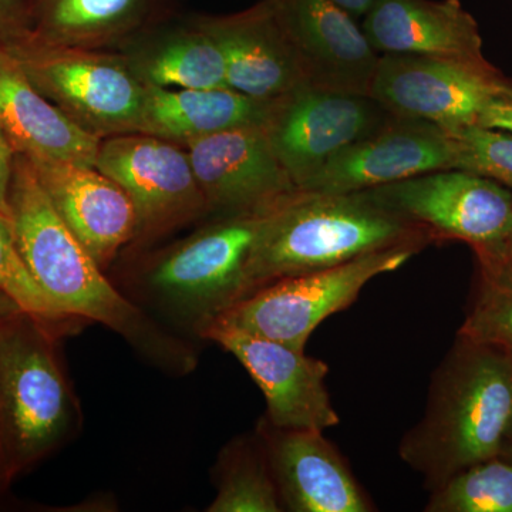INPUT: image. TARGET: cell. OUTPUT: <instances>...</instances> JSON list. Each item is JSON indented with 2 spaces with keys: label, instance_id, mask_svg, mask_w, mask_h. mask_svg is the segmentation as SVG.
<instances>
[{
  "label": "cell",
  "instance_id": "ffe728a7",
  "mask_svg": "<svg viewBox=\"0 0 512 512\" xmlns=\"http://www.w3.org/2000/svg\"><path fill=\"white\" fill-rule=\"evenodd\" d=\"M0 130L16 153L96 167L100 138L87 133L30 82L0 46Z\"/></svg>",
  "mask_w": 512,
  "mask_h": 512
},
{
  "label": "cell",
  "instance_id": "cb8c5ba5",
  "mask_svg": "<svg viewBox=\"0 0 512 512\" xmlns=\"http://www.w3.org/2000/svg\"><path fill=\"white\" fill-rule=\"evenodd\" d=\"M217 495L208 512L284 511L259 434L234 439L215 467Z\"/></svg>",
  "mask_w": 512,
  "mask_h": 512
},
{
  "label": "cell",
  "instance_id": "d6986e66",
  "mask_svg": "<svg viewBox=\"0 0 512 512\" xmlns=\"http://www.w3.org/2000/svg\"><path fill=\"white\" fill-rule=\"evenodd\" d=\"M362 29L379 55L488 62L477 20L460 0H375Z\"/></svg>",
  "mask_w": 512,
  "mask_h": 512
},
{
  "label": "cell",
  "instance_id": "4fadbf2b",
  "mask_svg": "<svg viewBox=\"0 0 512 512\" xmlns=\"http://www.w3.org/2000/svg\"><path fill=\"white\" fill-rule=\"evenodd\" d=\"M204 340L218 343L247 369L264 393V417L272 426L325 431L340 423L325 384L329 367L322 360L221 322L205 332Z\"/></svg>",
  "mask_w": 512,
  "mask_h": 512
},
{
  "label": "cell",
  "instance_id": "484cf974",
  "mask_svg": "<svg viewBox=\"0 0 512 512\" xmlns=\"http://www.w3.org/2000/svg\"><path fill=\"white\" fill-rule=\"evenodd\" d=\"M427 512H512V460L473 464L431 491Z\"/></svg>",
  "mask_w": 512,
  "mask_h": 512
},
{
  "label": "cell",
  "instance_id": "603a6c76",
  "mask_svg": "<svg viewBox=\"0 0 512 512\" xmlns=\"http://www.w3.org/2000/svg\"><path fill=\"white\" fill-rule=\"evenodd\" d=\"M138 79L164 89H225L227 66L220 47L191 19L183 26L156 28L120 50ZM231 89V87H229Z\"/></svg>",
  "mask_w": 512,
  "mask_h": 512
},
{
  "label": "cell",
  "instance_id": "7a4b0ae2",
  "mask_svg": "<svg viewBox=\"0 0 512 512\" xmlns=\"http://www.w3.org/2000/svg\"><path fill=\"white\" fill-rule=\"evenodd\" d=\"M511 454L512 353L458 335L399 456L431 493L473 464Z\"/></svg>",
  "mask_w": 512,
  "mask_h": 512
},
{
  "label": "cell",
  "instance_id": "9c48e42d",
  "mask_svg": "<svg viewBox=\"0 0 512 512\" xmlns=\"http://www.w3.org/2000/svg\"><path fill=\"white\" fill-rule=\"evenodd\" d=\"M366 192L423 228L433 244L461 241L473 249L500 247L511 232L512 192L473 171H431Z\"/></svg>",
  "mask_w": 512,
  "mask_h": 512
},
{
  "label": "cell",
  "instance_id": "ac0fdd59",
  "mask_svg": "<svg viewBox=\"0 0 512 512\" xmlns=\"http://www.w3.org/2000/svg\"><path fill=\"white\" fill-rule=\"evenodd\" d=\"M195 22L215 40L235 92L276 100L306 84L295 50L268 0L224 16H197Z\"/></svg>",
  "mask_w": 512,
  "mask_h": 512
},
{
  "label": "cell",
  "instance_id": "52a82bcc",
  "mask_svg": "<svg viewBox=\"0 0 512 512\" xmlns=\"http://www.w3.org/2000/svg\"><path fill=\"white\" fill-rule=\"evenodd\" d=\"M419 252L414 247L383 249L333 268L279 279L242 299L217 322L305 350L323 320L345 311L373 278L396 271Z\"/></svg>",
  "mask_w": 512,
  "mask_h": 512
},
{
  "label": "cell",
  "instance_id": "9a60e30c",
  "mask_svg": "<svg viewBox=\"0 0 512 512\" xmlns=\"http://www.w3.org/2000/svg\"><path fill=\"white\" fill-rule=\"evenodd\" d=\"M295 50L306 84L369 94L379 53L333 0H268Z\"/></svg>",
  "mask_w": 512,
  "mask_h": 512
},
{
  "label": "cell",
  "instance_id": "83f0119b",
  "mask_svg": "<svg viewBox=\"0 0 512 512\" xmlns=\"http://www.w3.org/2000/svg\"><path fill=\"white\" fill-rule=\"evenodd\" d=\"M453 137L458 144L457 168L491 178L512 192V134L476 126Z\"/></svg>",
  "mask_w": 512,
  "mask_h": 512
},
{
  "label": "cell",
  "instance_id": "3957f363",
  "mask_svg": "<svg viewBox=\"0 0 512 512\" xmlns=\"http://www.w3.org/2000/svg\"><path fill=\"white\" fill-rule=\"evenodd\" d=\"M423 228L366 191L298 190L265 215L247 268V296L279 279L311 274L394 247L423 251Z\"/></svg>",
  "mask_w": 512,
  "mask_h": 512
},
{
  "label": "cell",
  "instance_id": "d4e9b609",
  "mask_svg": "<svg viewBox=\"0 0 512 512\" xmlns=\"http://www.w3.org/2000/svg\"><path fill=\"white\" fill-rule=\"evenodd\" d=\"M474 252L477 291L458 335L512 353V262L507 244Z\"/></svg>",
  "mask_w": 512,
  "mask_h": 512
},
{
  "label": "cell",
  "instance_id": "6da1fadb",
  "mask_svg": "<svg viewBox=\"0 0 512 512\" xmlns=\"http://www.w3.org/2000/svg\"><path fill=\"white\" fill-rule=\"evenodd\" d=\"M9 210L20 254L60 315L106 326L168 375L194 372L198 356L190 340L165 328L107 278L99 262L57 214L23 154L16 156Z\"/></svg>",
  "mask_w": 512,
  "mask_h": 512
},
{
  "label": "cell",
  "instance_id": "7c38bea8",
  "mask_svg": "<svg viewBox=\"0 0 512 512\" xmlns=\"http://www.w3.org/2000/svg\"><path fill=\"white\" fill-rule=\"evenodd\" d=\"M208 217H256L299 190L265 126L232 128L185 144Z\"/></svg>",
  "mask_w": 512,
  "mask_h": 512
},
{
  "label": "cell",
  "instance_id": "2e32d148",
  "mask_svg": "<svg viewBox=\"0 0 512 512\" xmlns=\"http://www.w3.org/2000/svg\"><path fill=\"white\" fill-rule=\"evenodd\" d=\"M255 430L264 444L284 511L375 510L345 458L325 439L323 431L279 429L265 417Z\"/></svg>",
  "mask_w": 512,
  "mask_h": 512
},
{
  "label": "cell",
  "instance_id": "f546056e",
  "mask_svg": "<svg viewBox=\"0 0 512 512\" xmlns=\"http://www.w3.org/2000/svg\"><path fill=\"white\" fill-rule=\"evenodd\" d=\"M16 151L8 137L0 130V214L10 217L9 192L12 184L13 168H15Z\"/></svg>",
  "mask_w": 512,
  "mask_h": 512
},
{
  "label": "cell",
  "instance_id": "5b68a950",
  "mask_svg": "<svg viewBox=\"0 0 512 512\" xmlns=\"http://www.w3.org/2000/svg\"><path fill=\"white\" fill-rule=\"evenodd\" d=\"M62 330L20 309L0 320V441L12 478L79 430L80 404L57 352Z\"/></svg>",
  "mask_w": 512,
  "mask_h": 512
},
{
  "label": "cell",
  "instance_id": "44dd1931",
  "mask_svg": "<svg viewBox=\"0 0 512 512\" xmlns=\"http://www.w3.org/2000/svg\"><path fill=\"white\" fill-rule=\"evenodd\" d=\"M171 0H30L23 33L47 45L121 50L156 28Z\"/></svg>",
  "mask_w": 512,
  "mask_h": 512
},
{
  "label": "cell",
  "instance_id": "8fae6325",
  "mask_svg": "<svg viewBox=\"0 0 512 512\" xmlns=\"http://www.w3.org/2000/svg\"><path fill=\"white\" fill-rule=\"evenodd\" d=\"M369 94L302 84L272 104L265 124L276 156L302 188L330 158L393 119Z\"/></svg>",
  "mask_w": 512,
  "mask_h": 512
},
{
  "label": "cell",
  "instance_id": "8992f818",
  "mask_svg": "<svg viewBox=\"0 0 512 512\" xmlns=\"http://www.w3.org/2000/svg\"><path fill=\"white\" fill-rule=\"evenodd\" d=\"M77 126L109 138L143 133L147 87L120 50L47 45L25 33L0 43Z\"/></svg>",
  "mask_w": 512,
  "mask_h": 512
},
{
  "label": "cell",
  "instance_id": "30bf717a",
  "mask_svg": "<svg viewBox=\"0 0 512 512\" xmlns=\"http://www.w3.org/2000/svg\"><path fill=\"white\" fill-rule=\"evenodd\" d=\"M511 84L490 62L380 55L369 96L394 116L429 121L454 136L478 126L491 101Z\"/></svg>",
  "mask_w": 512,
  "mask_h": 512
},
{
  "label": "cell",
  "instance_id": "f1b7e54d",
  "mask_svg": "<svg viewBox=\"0 0 512 512\" xmlns=\"http://www.w3.org/2000/svg\"><path fill=\"white\" fill-rule=\"evenodd\" d=\"M29 0H0V43L25 30Z\"/></svg>",
  "mask_w": 512,
  "mask_h": 512
},
{
  "label": "cell",
  "instance_id": "4dcf8cb0",
  "mask_svg": "<svg viewBox=\"0 0 512 512\" xmlns=\"http://www.w3.org/2000/svg\"><path fill=\"white\" fill-rule=\"evenodd\" d=\"M478 127L495 128L512 134V84L484 110Z\"/></svg>",
  "mask_w": 512,
  "mask_h": 512
},
{
  "label": "cell",
  "instance_id": "4316f807",
  "mask_svg": "<svg viewBox=\"0 0 512 512\" xmlns=\"http://www.w3.org/2000/svg\"><path fill=\"white\" fill-rule=\"evenodd\" d=\"M0 292L8 296L20 311L52 325L67 329L69 326L80 323V320L64 318L60 315L46 293L37 285L25 259L20 254L12 225L2 214H0Z\"/></svg>",
  "mask_w": 512,
  "mask_h": 512
},
{
  "label": "cell",
  "instance_id": "7402d4cb",
  "mask_svg": "<svg viewBox=\"0 0 512 512\" xmlns=\"http://www.w3.org/2000/svg\"><path fill=\"white\" fill-rule=\"evenodd\" d=\"M143 133L185 146L232 128L265 126L275 100H259L235 90L164 89L148 86Z\"/></svg>",
  "mask_w": 512,
  "mask_h": 512
},
{
  "label": "cell",
  "instance_id": "277c9868",
  "mask_svg": "<svg viewBox=\"0 0 512 512\" xmlns=\"http://www.w3.org/2000/svg\"><path fill=\"white\" fill-rule=\"evenodd\" d=\"M265 215L211 220L131 265L116 286L175 335L204 339L247 298L249 255Z\"/></svg>",
  "mask_w": 512,
  "mask_h": 512
},
{
  "label": "cell",
  "instance_id": "d6a6232c",
  "mask_svg": "<svg viewBox=\"0 0 512 512\" xmlns=\"http://www.w3.org/2000/svg\"><path fill=\"white\" fill-rule=\"evenodd\" d=\"M13 478L10 476L8 461H6L5 451H3L2 441H0V495L5 493L6 488L9 487L10 481Z\"/></svg>",
  "mask_w": 512,
  "mask_h": 512
},
{
  "label": "cell",
  "instance_id": "1f68e13d",
  "mask_svg": "<svg viewBox=\"0 0 512 512\" xmlns=\"http://www.w3.org/2000/svg\"><path fill=\"white\" fill-rule=\"evenodd\" d=\"M333 2L338 3L339 6H342L346 12H349L350 15L355 19L365 18L369 9L372 8L373 2L375 0H333Z\"/></svg>",
  "mask_w": 512,
  "mask_h": 512
},
{
  "label": "cell",
  "instance_id": "5bb4252c",
  "mask_svg": "<svg viewBox=\"0 0 512 512\" xmlns=\"http://www.w3.org/2000/svg\"><path fill=\"white\" fill-rule=\"evenodd\" d=\"M456 138L429 121L393 116L372 136L343 148L299 190L359 192L431 171L457 168Z\"/></svg>",
  "mask_w": 512,
  "mask_h": 512
},
{
  "label": "cell",
  "instance_id": "e0dca14e",
  "mask_svg": "<svg viewBox=\"0 0 512 512\" xmlns=\"http://www.w3.org/2000/svg\"><path fill=\"white\" fill-rule=\"evenodd\" d=\"M29 161L64 224L109 271L137 235V212L126 191L92 165L50 158Z\"/></svg>",
  "mask_w": 512,
  "mask_h": 512
},
{
  "label": "cell",
  "instance_id": "836d02e7",
  "mask_svg": "<svg viewBox=\"0 0 512 512\" xmlns=\"http://www.w3.org/2000/svg\"><path fill=\"white\" fill-rule=\"evenodd\" d=\"M18 309V306L10 301L8 296L3 295V293L0 292V320L6 318V316L10 315V313L18 311Z\"/></svg>",
  "mask_w": 512,
  "mask_h": 512
},
{
  "label": "cell",
  "instance_id": "e575fe53",
  "mask_svg": "<svg viewBox=\"0 0 512 512\" xmlns=\"http://www.w3.org/2000/svg\"><path fill=\"white\" fill-rule=\"evenodd\" d=\"M507 251H508V255H510V259L512 262V228H511L510 235H508V239H507Z\"/></svg>",
  "mask_w": 512,
  "mask_h": 512
},
{
  "label": "cell",
  "instance_id": "ba28073f",
  "mask_svg": "<svg viewBox=\"0 0 512 512\" xmlns=\"http://www.w3.org/2000/svg\"><path fill=\"white\" fill-rule=\"evenodd\" d=\"M96 168L116 181L136 208L133 249H146L208 217L190 157L180 144L144 133L103 138Z\"/></svg>",
  "mask_w": 512,
  "mask_h": 512
}]
</instances>
